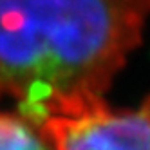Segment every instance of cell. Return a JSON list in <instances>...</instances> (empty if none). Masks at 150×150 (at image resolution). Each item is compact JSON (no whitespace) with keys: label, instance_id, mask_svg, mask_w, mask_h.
Listing matches in <instances>:
<instances>
[{"label":"cell","instance_id":"obj_2","mask_svg":"<svg viewBox=\"0 0 150 150\" xmlns=\"http://www.w3.org/2000/svg\"><path fill=\"white\" fill-rule=\"evenodd\" d=\"M54 150H150V96L136 109L107 103L36 125Z\"/></svg>","mask_w":150,"mask_h":150},{"label":"cell","instance_id":"obj_1","mask_svg":"<svg viewBox=\"0 0 150 150\" xmlns=\"http://www.w3.org/2000/svg\"><path fill=\"white\" fill-rule=\"evenodd\" d=\"M148 15L150 0H0V98L35 125L105 103Z\"/></svg>","mask_w":150,"mask_h":150},{"label":"cell","instance_id":"obj_3","mask_svg":"<svg viewBox=\"0 0 150 150\" xmlns=\"http://www.w3.org/2000/svg\"><path fill=\"white\" fill-rule=\"evenodd\" d=\"M0 150H54V146L22 114L0 110Z\"/></svg>","mask_w":150,"mask_h":150}]
</instances>
